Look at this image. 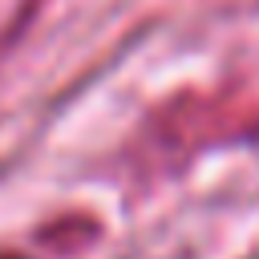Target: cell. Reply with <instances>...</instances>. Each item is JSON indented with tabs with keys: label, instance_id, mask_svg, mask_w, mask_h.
Returning a JSON list of instances; mask_svg holds the SVG:
<instances>
[{
	"label": "cell",
	"instance_id": "1",
	"mask_svg": "<svg viewBox=\"0 0 259 259\" xmlns=\"http://www.w3.org/2000/svg\"><path fill=\"white\" fill-rule=\"evenodd\" d=\"M0 259H16V255H0Z\"/></svg>",
	"mask_w": 259,
	"mask_h": 259
}]
</instances>
